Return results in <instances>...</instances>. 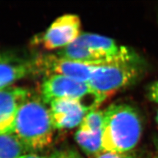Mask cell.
<instances>
[{"label":"cell","mask_w":158,"mask_h":158,"mask_svg":"<svg viewBox=\"0 0 158 158\" xmlns=\"http://www.w3.org/2000/svg\"><path fill=\"white\" fill-rule=\"evenodd\" d=\"M81 25L77 15L65 14L57 18L43 35V47L47 50L64 48L81 35Z\"/></svg>","instance_id":"7"},{"label":"cell","mask_w":158,"mask_h":158,"mask_svg":"<svg viewBox=\"0 0 158 158\" xmlns=\"http://www.w3.org/2000/svg\"><path fill=\"white\" fill-rule=\"evenodd\" d=\"M45 104L42 98L29 95L18 110L12 133L27 152L42 151L53 142L54 127Z\"/></svg>","instance_id":"1"},{"label":"cell","mask_w":158,"mask_h":158,"mask_svg":"<svg viewBox=\"0 0 158 158\" xmlns=\"http://www.w3.org/2000/svg\"><path fill=\"white\" fill-rule=\"evenodd\" d=\"M33 64L35 72L43 73L46 76L58 75L84 83H88L92 73L99 66L68 60L56 54L40 56L33 61Z\"/></svg>","instance_id":"6"},{"label":"cell","mask_w":158,"mask_h":158,"mask_svg":"<svg viewBox=\"0 0 158 158\" xmlns=\"http://www.w3.org/2000/svg\"><path fill=\"white\" fill-rule=\"evenodd\" d=\"M157 148H158V142H157Z\"/></svg>","instance_id":"22"},{"label":"cell","mask_w":158,"mask_h":158,"mask_svg":"<svg viewBox=\"0 0 158 158\" xmlns=\"http://www.w3.org/2000/svg\"><path fill=\"white\" fill-rule=\"evenodd\" d=\"M68 154H69V157H70V158H83L81 156L80 154L77 152L76 150H73V149L68 150Z\"/></svg>","instance_id":"18"},{"label":"cell","mask_w":158,"mask_h":158,"mask_svg":"<svg viewBox=\"0 0 158 158\" xmlns=\"http://www.w3.org/2000/svg\"><path fill=\"white\" fill-rule=\"evenodd\" d=\"M19 158H46L42 155H40L37 153L34 152H27L24 155L20 156Z\"/></svg>","instance_id":"17"},{"label":"cell","mask_w":158,"mask_h":158,"mask_svg":"<svg viewBox=\"0 0 158 158\" xmlns=\"http://www.w3.org/2000/svg\"><path fill=\"white\" fill-rule=\"evenodd\" d=\"M104 111L92 110L86 114L79 125V131L86 133H94L102 131Z\"/></svg>","instance_id":"13"},{"label":"cell","mask_w":158,"mask_h":158,"mask_svg":"<svg viewBox=\"0 0 158 158\" xmlns=\"http://www.w3.org/2000/svg\"><path fill=\"white\" fill-rule=\"evenodd\" d=\"M75 138L79 147L86 155L96 157L103 151L102 147V131L86 133L78 130Z\"/></svg>","instance_id":"11"},{"label":"cell","mask_w":158,"mask_h":158,"mask_svg":"<svg viewBox=\"0 0 158 158\" xmlns=\"http://www.w3.org/2000/svg\"><path fill=\"white\" fill-rule=\"evenodd\" d=\"M157 123H158V111H157Z\"/></svg>","instance_id":"20"},{"label":"cell","mask_w":158,"mask_h":158,"mask_svg":"<svg viewBox=\"0 0 158 158\" xmlns=\"http://www.w3.org/2000/svg\"><path fill=\"white\" fill-rule=\"evenodd\" d=\"M95 158H137L135 155L128 152H118L102 151Z\"/></svg>","instance_id":"14"},{"label":"cell","mask_w":158,"mask_h":158,"mask_svg":"<svg viewBox=\"0 0 158 158\" xmlns=\"http://www.w3.org/2000/svg\"><path fill=\"white\" fill-rule=\"evenodd\" d=\"M26 153L27 151L13 133L0 134V158H19Z\"/></svg>","instance_id":"12"},{"label":"cell","mask_w":158,"mask_h":158,"mask_svg":"<svg viewBox=\"0 0 158 158\" xmlns=\"http://www.w3.org/2000/svg\"><path fill=\"white\" fill-rule=\"evenodd\" d=\"M148 96L152 101L158 103V81L152 84L148 91Z\"/></svg>","instance_id":"15"},{"label":"cell","mask_w":158,"mask_h":158,"mask_svg":"<svg viewBox=\"0 0 158 158\" xmlns=\"http://www.w3.org/2000/svg\"><path fill=\"white\" fill-rule=\"evenodd\" d=\"M78 39L92 51L98 65L140 59L135 52L127 47L118 45L110 37L94 33H81Z\"/></svg>","instance_id":"5"},{"label":"cell","mask_w":158,"mask_h":158,"mask_svg":"<svg viewBox=\"0 0 158 158\" xmlns=\"http://www.w3.org/2000/svg\"><path fill=\"white\" fill-rule=\"evenodd\" d=\"M41 98L46 104L56 99H73L81 102L91 110L96 109L102 102L87 83L58 75L46 76L41 86Z\"/></svg>","instance_id":"4"},{"label":"cell","mask_w":158,"mask_h":158,"mask_svg":"<svg viewBox=\"0 0 158 158\" xmlns=\"http://www.w3.org/2000/svg\"><path fill=\"white\" fill-rule=\"evenodd\" d=\"M142 124L138 112L127 104H112L104 111L102 128L103 151L128 152L137 145Z\"/></svg>","instance_id":"2"},{"label":"cell","mask_w":158,"mask_h":158,"mask_svg":"<svg viewBox=\"0 0 158 158\" xmlns=\"http://www.w3.org/2000/svg\"><path fill=\"white\" fill-rule=\"evenodd\" d=\"M35 72L33 62L13 59L8 56L0 61V90Z\"/></svg>","instance_id":"10"},{"label":"cell","mask_w":158,"mask_h":158,"mask_svg":"<svg viewBox=\"0 0 158 158\" xmlns=\"http://www.w3.org/2000/svg\"><path fill=\"white\" fill-rule=\"evenodd\" d=\"M9 55L7 54H2V53H0V61H2L3 59L7 58Z\"/></svg>","instance_id":"19"},{"label":"cell","mask_w":158,"mask_h":158,"mask_svg":"<svg viewBox=\"0 0 158 158\" xmlns=\"http://www.w3.org/2000/svg\"><path fill=\"white\" fill-rule=\"evenodd\" d=\"M141 59L99 65L87 84L102 101L108 96L135 82L141 73Z\"/></svg>","instance_id":"3"},{"label":"cell","mask_w":158,"mask_h":158,"mask_svg":"<svg viewBox=\"0 0 158 158\" xmlns=\"http://www.w3.org/2000/svg\"><path fill=\"white\" fill-rule=\"evenodd\" d=\"M49 111L54 129H73L80 125L90 109L78 100L61 98L49 103Z\"/></svg>","instance_id":"8"},{"label":"cell","mask_w":158,"mask_h":158,"mask_svg":"<svg viewBox=\"0 0 158 158\" xmlns=\"http://www.w3.org/2000/svg\"><path fill=\"white\" fill-rule=\"evenodd\" d=\"M154 158H158V156H157V157H154Z\"/></svg>","instance_id":"21"},{"label":"cell","mask_w":158,"mask_h":158,"mask_svg":"<svg viewBox=\"0 0 158 158\" xmlns=\"http://www.w3.org/2000/svg\"><path fill=\"white\" fill-rule=\"evenodd\" d=\"M29 96L28 90L21 87L0 90V134L13 133L18 110Z\"/></svg>","instance_id":"9"},{"label":"cell","mask_w":158,"mask_h":158,"mask_svg":"<svg viewBox=\"0 0 158 158\" xmlns=\"http://www.w3.org/2000/svg\"><path fill=\"white\" fill-rule=\"evenodd\" d=\"M46 158H70L68 151H56Z\"/></svg>","instance_id":"16"}]
</instances>
